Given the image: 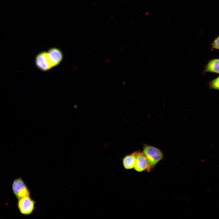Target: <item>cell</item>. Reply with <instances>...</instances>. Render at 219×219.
Listing matches in <instances>:
<instances>
[{"mask_svg":"<svg viewBox=\"0 0 219 219\" xmlns=\"http://www.w3.org/2000/svg\"><path fill=\"white\" fill-rule=\"evenodd\" d=\"M209 85L210 89H219V77L218 76L209 82Z\"/></svg>","mask_w":219,"mask_h":219,"instance_id":"obj_9","label":"cell"},{"mask_svg":"<svg viewBox=\"0 0 219 219\" xmlns=\"http://www.w3.org/2000/svg\"><path fill=\"white\" fill-rule=\"evenodd\" d=\"M137 151L125 155L122 159L123 168L126 170L134 169L136 160Z\"/></svg>","mask_w":219,"mask_h":219,"instance_id":"obj_7","label":"cell"},{"mask_svg":"<svg viewBox=\"0 0 219 219\" xmlns=\"http://www.w3.org/2000/svg\"><path fill=\"white\" fill-rule=\"evenodd\" d=\"M219 60L215 58L210 60L205 66V69L203 75L207 72H212L218 74L219 73Z\"/></svg>","mask_w":219,"mask_h":219,"instance_id":"obj_8","label":"cell"},{"mask_svg":"<svg viewBox=\"0 0 219 219\" xmlns=\"http://www.w3.org/2000/svg\"><path fill=\"white\" fill-rule=\"evenodd\" d=\"M35 63L36 67L43 71H47L53 68L46 51H41L37 54L35 57Z\"/></svg>","mask_w":219,"mask_h":219,"instance_id":"obj_5","label":"cell"},{"mask_svg":"<svg viewBox=\"0 0 219 219\" xmlns=\"http://www.w3.org/2000/svg\"><path fill=\"white\" fill-rule=\"evenodd\" d=\"M12 191L17 199L30 196V189L21 177L13 180L12 185Z\"/></svg>","mask_w":219,"mask_h":219,"instance_id":"obj_3","label":"cell"},{"mask_svg":"<svg viewBox=\"0 0 219 219\" xmlns=\"http://www.w3.org/2000/svg\"><path fill=\"white\" fill-rule=\"evenodd\" d=\"M211 46L212 49H215L218 50L219 48V36L215 39L213 42L210 44Z\"/></svg>","mask_w":219,"mask_h":219,"instance_id":"obj_10","label":"cell"},{"mask_svg":"<svg viewBox=\"0 0 219 219\" xmlns=\"http://www.w3.org/2000/svg\"><path fill=\"white\" fill-rule=\"evenodd\" d=\"M47 53L53 68L57 66L63 59L62 53L60 49L57 48H51L48 50Z\"/></svg>","mask_w":219,"mask_h":219,"instance_id":"obj_6","label":"cell"},{"mask_svg":"<svg viewBox=\"0 0 219 219\" xmlns=\"http://www.w3.org/2000/svg\"><path fill=\"white\" fill-rule=\"evenodd\" d=\"M142 152L152 169L163 158V153L159 149L150 145L143 144Z\"/></svg>","mask_w":219,"mask_h":219,"instance_id":"obj_1","label":"cell"},{"mask_svg":"<svg viewBox=\"0 0 219 219\" xmlns=\"http://www.w3.org/2000/svg\"><path fill=\"white\" fill-rule=\"evenodd\" d=\"M35 203L36 202L28 196L18 199L17 207L21 214L29 215L34 211Z\"/></svg>","mask_w":219,"mask_h":219,"instance_id":"obj_2","label":"cell"},{"mask_svg":"<svg viewBox=\"0 0 219 219\" xmlns=\"http://www.w3.org/2000/svg\"><path fill=\"white\" fill-rule=\"evenodd\" d=\"M134 170L138 172L144 171L150 172L152 168L142 151H137Z\"/></svg>","mask_w":219,"mask_h":219,"instance_id":"obj_4","label":"cell"}]
</instances>
